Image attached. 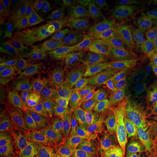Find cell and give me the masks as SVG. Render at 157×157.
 <instances>
[{"label":"cell","mask_w":157,"mask_h":157,"mask_svg":"<svg viewBox=\"0 0 157 157\" xmlns=\"http://www.w3.org/2000/svg\"><path fill=\"white\" fill-rule=\"evenodd\" d=\"M141 63L139 56H134L122 59L112 65L105 71L97 80H119L125 78L132 69Z\"/></svg>","instance_id":"17"},{"label":"cell","mask_w":157,"mask_h":157,"mask_svg":"<svg viewBox=\"0 0 157 157\" xmlns=\"http://www.w3.org/2000/svg\"><path fill=\"white\" fill-rule=\"evenodd\" d=\"M144 36L130 34L118 39L95 42L93 46L97 51H107L109 55V65L119 62L132 53H139Z\"/></svg>","instance_id":"7"},{"label":"cell","mask_w":157,"mask_h":157,"mask_svg":"<svg viewBox=\"0 0 157 157\" xmlns=\"http://www.w3.org/2000/svg\"><path fill=\"white\" fill-rule=\"evenodd\" d=\"M97 51L92 47L78 53L54 56L28 66L25 75L53 94H65L70 84L83 82L105 67L95 59Z\"/></svg>","instance_id":"1"},{"label":"cell","mask_w":157,"mask_h":157,"mask_svg":"<svg viewBox=\"0 0 157 157\" xmlns=\"http://www.w3.org/2000/svg\"><path fill=\"white\" fill-rule=\"evenodd\" d=\"M124 118H129L130 129L133 136L149 135L157 127V103L137 107Z\"/></svg>","instance_id":"9"},{"label":"cell","mask_w":157,"mask_h":157,"mask_svg":"<svg viewBox=\"0 0 157 157\" xmlns=\"http://www.w3.org/2000/svg\"><path fill=\"white\" fill-rule=\"evenodd\" d=\"M67 1H58V7L55 15L51 32L54 33H59L64 26L66 17H67Z\"/></svg>","instance_id":"27"},{"label":"cell","mask_w":157,"mask_h":157,"mask_svg":"<svg viewBox=\"0 0 157 157\" xmlns=\"http://www.w3.org/2000/svg\"><path fill=\"white\" fill-rule=\"evenodd\" d=\"M33 124V118H26L21 119L13 124L2 126L0 128V132H14L22 133L30 132Z\"/></svg>","instance_id":"28"},{"label":"cell","mask_w":157,"mask_h":157,"mask_svg":"<svg viewBox=\"0 0 157 157\" xmlns=\"http://www.w3.org/2000/svg\"><path fill=\"white\" fill-rule=\"evenodd\" d=\"M0 157H24L23 155L22 154L21 155H13V156H6V155H3L2 154L0 155Z\"/></svg>","instance_id":"37"},{"label":"cell","mask_w":157,"mask_h":157,"mask_svg":"<svg viewBox=\"0 0 157 157\" xmlns=\"http://www.w3.org/2000/svg\"><path fill=\"white\" fill-rule=\"evenodd\" d=\"M33 140V137L30 132L20 133L5 144L1 146V154L6 156L21 155Z\"/></svg>","instance_id":"19"},{"label":"cell","mask_w":157,"mask_h":157,"mask_svg":"<svg viewBox=\"0 0 157 157\" xmlns=\"http://www.w3.org/2000/svg\"><path fill=\"white\" fill-rule=\"evenodd\" d=\"M0 47H1V51L2 52L7 50L8 48H10V42L11 40L9 38L6 37V36H4L2 35H0Z\"/></svg>","instance_id":"36"},{"label":"cell","mask_w":157,"mask_h":157,"mask_svg":"<svg viewBox=\"0 0 157 157\" xmlns=\"http://www.w3.org/2000/svg\"><path fill=\"white\" fill-rule=\"evenodd\" d=\"M122 80L129 92L144 93L154 89L157 87V64L141 63Z\"/></svg>","instance_id":"8"},{"label":"cell","mask_w":157,"mask_h":157,"mask_svg":"<svg viewBox=\"0 0 157 157\" xmlns=\"http://www.w3.org/2000/svg\"><path fill=\"white\" fill-rule=\"evenodd\" d=\"M0 35L11 40L15 36L11 17L2 0L0 1Z\"/></svg>","instance_id":"24"},{"label":"cell","mask_w":157,"mask_h":157,"mask_svg":"<svg viewBox=\"0 0 157 157\" xmlns=\"http://www.w3.org/2000/svg\"><path fill=\"white\" fill-rule=\"evenodd\" d=\"M1 93L15 101L20 105L25 108L28 112L34 113L37 111H41L38 104L19 84H17L15 82L4 86L2 89Z\"/></svg>","instance_id":"16"},{"label":"cell","mask_w":157,"mask_h":157,"mask_svg":"<svg viewBox=\"0 0 157 157\" xmlns=\"http://www.w3.org/2000/svg\"><path fill=\"white\" fill-rule=\"evenodd\" d=\"M91 157L90 156H85L83 154H81V153H80V152H78V153L75 157Z\"/></svg>","instance_id":"38"},{"label":"cell","mask_w":157,"mask_h":157,"mask_svg":"<svg viewBox=\"0 0 157 157\" xmlns=\"http://www.w3.org/2000/svg\"><path fill=\"white\" fill-rule=\"evenodd\" d=\"M25 73V66L19 64L12 56L11 59L8 64V69L7 75H11L12 74H17L19 77H23Z\"/></svg>","instance_id":"31"},{"label":"cell","mask_w":157,"mask_h":157,"mask_svg":"<svg viewBox=\"0 0 157 157\" xmlns=\"http://www.w3.org/2000/svg\"><path fill=\"white\" fill-rule=\"evenodd\" d=\"M124 16L128 19L131 16L143 15L146 13L147 1L144 0H126Z\"/></svg>","instance_id":"29"},{"label":"cell","mask_w":157,"mask_h":157,"mask_svg":"<svg viewBox=\"0 0 157 157\" xmlns=\"http://www.w3.org/2000/svg\"><path fill=\"white\" fill-rule=\"evenodd\" d=\"M33 124L30 133L33 135L36 146L41 147L50 140L58 130L56 122L48 118L41 111L32 115Z\"/></svg>","instance_id":"12"},{"label":"cell","mask_w":157,"mask_h":157,"mask_svg":"<svg viewBox=\"0 0 157 157\" xmlns=\"http://www.w3.org/2000/svg\"><path fill=\"white\" fill-rule=\"evenodd\" d=\"M0 103L1 105H5L6 107H10L12 108H14L17 110L20 111L21 112H28L25 108L20 105L19 104H17L15 101L11 100V98L7 97L6 96L3 94L2 93H1L0 94Z\"/></svg>","instance_id":"32"},{"label":"cell","mask_w":157,"mask_h":157,"mask_svg":"<svg viewBox=\"0 0 157 157\" xmlns=\"http://www.w3.org/2000/svg\"><path fill=\"white\" fill-rule=\"evenodd\" d=\"M20 133L14 132H0V146H3L8 141L19 135Z\"/></svg>","instance_id":"34"},{"label":"cell","mask_w":157,"mask_h":157,"mask_svg":"<svg viewBox=\"0 0 157 157\" xmlns=\"http://www.w3.org/2000/svg\"><path fill=\"white\" fill-rule=\"evenodd\" d=\"M146 100L147 91L144 93L128 91L110 101L95 104L94 109L104 121L122 119L136 108L146 105Z\"/></svg>","instance_id":"5"},{"label":"cell","mask_w":157,"mask_h":157,"mask_svg":"<svg viewBox=\"0 0 157 157\" xmlns=\"http://www.w3.org/2000/svg\"><path fill=\"white\" fill-rule=\"evenodd\" d=\"M87 135L86 127L80 126L71 128H61L50 140L40 147L36 157H54L62 154L67 150L84 143Z\"/></svg>","instance_id":"4"},{"label":"cell","mask_w":157,"mask_h":157,"mask_svg":"<svg viewBox=\"0 0 157 157\" xmlns=\"http://www.w3.org/2000/svg\"><path fill=\"white\" fill-rule=\"evenodd\" d=\"M56 36L50 32L44 37L26 50L28 66L41 62L47 57H51L56 49Z\"/></svg>","instance_id":"13"},{"label":"cell","mask_w":157,"mask_h":157,"mask_svg":"<svg viewBox=\"0 0 157 157\" xmlns=\"http://www.w3.org/2000/svg\"><path fill=\"white\" fill-rule=\"evenodd\" d=\"M86 5L80 0L69 1L67 6V15L70 22L75 26L84 17L86 11Z\"/></svg>","instance_id":"25"},{"label":"cell","mask_w":157,"mask_h":157,"mask_svg":"<svg viewBox=\"0 0 157 157\" xmlns=\"http://www.w3.org/2000/svg\"><path fill=\"white\" fill-rule=\"evenodd\" d=\"M157 103V87L147 91L146 104Z\"/></svg>","instance_id":"35"},{"label":"cell","mask_w":157,"mask_h":157,"mask_svg":"<svg viewBox=\"0 0 157 157\" xmlns=\"http://www.w3.org/2000/svg\"><path fill=\"white\" fill-rule=\"evenodd\" d=\"M41 112L52 115L61 121L91 119L95 117L93 104L76 96L63 98L58 105L47 107Z\"/></svg>","instance_id":"3"},{"label":"cell","mask_w":157,"mask_h":157,"mask_svg":"<svg viewBox=\"0 0 157 157\" xmlns=\"http://www.w3.org/2000/svg\"></svg>","instance_id":"40"},{"label":"cell","mask_w":157,"mask_h":157,"mask_svg":"<svg viewBox=\"0 0 157 157\" xmlns=\"http://www.w3.org/2000/svg\"><path fill=\"white\" fill-rule=\"evenodd\" d=\"M50 0H21V17L23 22L33 16L51 2Z\"/></svg>","instance_id":"22"},{"label":"cell","mask_w":157,"mask_h":157,"mask_svg":"<svg viewBox=\"0 0 157 157\" xmlns=\"http://www.w3.org/2000/svg\"><path fill=\"white\" fill-rule=\"evenodd\" d=\"M151 3H152L153 4H154V5H155V6H157V0H155V1H151Z\"/></svg>","instance_id":"39"},{"label":"cell","mask_w":157,"mask_h":157,"mask_svg":"<svg viewBox=\"0 0 157 157\" xmlns=\"http://www.w3.org/2000/svg\"><path fill=\"white\" fill-rule=\"evenodd\" d=\"M10 49H11L13 54V57L17 63L24 65L27 63V56L26 50L17 43L10 45Z\"/></svg>","instance_id":"30"},{"label":"cell","mask_w":157,"mask_h":157,"mask_svg":"<svg viewBox=\"0 0 157 157\" xmlns=\"http://www.w3.org/2000/svg\"><path fill=\"white\" fill-rule=\"evenodd\" d=\"M15 82L19 84L31 97L38 104L41 111L49 107L48 104L50 100L56 98L54 94L47 91L26 75L17 78Z\"/></svg>","instance_id":"15"},{"label":"cell","mask_w":157,"mask_h":157,"mask_svg":"<svg viewBox=\"0 0 157 157\" xmlns=\"http://www.w3.org/2000/svg\"><path fill=\"white\" fill-rule=\"evenodd\" d=\"M95 59L103 67H107L109 65V55L107 51H97Z\"/></svg>","instance_id":"33"},{"label":"cell","mask_w":157,"mask_h":157,"mask_svg":"<svg viewBox=\"0 0 157 157\" xmlns=\"http://www.w3.org/2000/svg\"><path fill=\"white\" fill-rule=\"evenodd\" d=\"M129 144L123 133H112L102 143L100 157H129Z\"/></svg>","instance_id":"14"},{"label":"cell","mask_w":157,"mask_h":157,"mask_svg":"<svg viewBox=\"0 0 157 157\" xmlns=\"http://www.w3.org/2000/svg\"><path fill=\"white\" fill-rule=\"evenodd\" d=\"M129 34L128 19L117 15L97 29L91 37L98 42L118 39Z\"/></svg>","instance_id":"11"},{"label":"cell","mask_w":157,"mask_h":157,"mask_svg":"<svg viewBox=\"0 0 157 157\" xmlns=\"http://www.w3.org/2000/svg\"><path fill=\"white\" fill-rule=\"evenodd\" d=\"M54 34L56 36V45L52 56L91 42L89 38L83 36L78 29L70 22L67 16L61 31L58 33Z\"/></svg>","instance_id":"10"},{"label":"cell","mask_w":157,"mask_h":157,"mask_svg":"<svg viewBox=\"0 0 157 157\" xmlns=\"http://www.w3.org/2000/svg\"><path fill=\"white\" fill-rule=\"evenodd\" d=\"M6 6L13 25L15 36L18 33L22 24L20 1L2 0Z\"/></svg>","instance_id":"26"},{"label":"cell","mask_w":157,"mask_h":157,"mask_svg":"<svg viewBox=\"0 0 157 157\" xmlns=\"http://www.w3.org/2000/svg\"><path fill=\"white\" fill-rule=\"evenodd\" d=\"M102 13L99 6L93 1L86 6V11L84 17L78 23L80 33L84 36L91 29L101 21Z\"/></svg>","instance_id":"20"},{"label":"cell","mask_w":157,"mask_h":157,"mask_svg":"<svg viewBox=\"0 0 157 157\" xmlns=\"http://www.w3.org/2000/svg\"><path fill=\"white\" fill-rule=\"evenodd\" d=\"M131 157H157V132L131 143Z\"/></svg>","instance_id":"18"},{"label":"cell","mask_w":157,"mask_h":157,"mask_svg":"<svg viewBox=\"0 0 157 157\" xmlns=\"http://www.w3.org/2000/svg\"><path fill=\"white\" fill-rule=\"evenodd\" d=\"M139 54L146 62L157 64V37H144Z\"/></svg>","instance_id":"23"},{"label":"cell","mask_w":157,"mask_h":157,"mask_svg":"<svg viewBox=\"0 0 157 157\" xmlns=\"http://www.w3.org/2000/svg\"><path fill=\"white\" fill-rule=\"evenodd\" d=\"M126 90L122 79L97 80L79 90L74 91L73 94L93 104H98L111 100L124 93Z\"/></svg>","instance_id":"6"},{"label":"cell","mask_w":157,"mask_h":157,"mask_svg":"<svg viewBox=\"0 0 157 157\" xmlns=\"http://www.w3.org/2000/svg\"><path fill=\"white\" fill-rule=\"evenodd\" d=\"M58 1H51L43 9L23 22L15 36L16 43L26 50L51 32Z\"/></svg>","instance_id":"2"},{"label":"cell","mask_w":157,"mask_h":157,"mask_svg":"<svg viewBox=\"0 0 157 157\" xmlns=\"http://www.w3.org/2000/svg\"><path fill=\"white\" fill-rule=\"evenodd\" d=\"M136 29L146 37H157V10L146 12L138 18Z\"/></svg>","instance_id":"21"}]
</instances>
